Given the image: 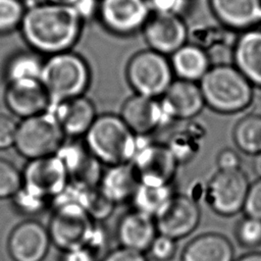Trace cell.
<instances>
[{"label": "cell", "instance_id": "32", "mask_svg": "<svg viewBox=\"0 0 261 261\" xmlns=\"http://www.w3.org/2000/svg\"><path fill=\"white\" fill-rule=\"evenodd\" d=\"M25 10L23 0H0V36L19 30Z\"/></svg>", "mask_w": 261, "mask_h": 261}, {"label": "cell", "instance_id": "17", "mask_svg": "<svg viewBox=\"0 0 261 261\" xmlns=\"http://www.w3.org/2000/svg\"><path fill=\"white\" fill-rule=\"evenodd\" d=\"M4 101L12 114L22 119L51 109L50 98L41 81L7 84Z\"/></svg>", "mask_w": 261, "mask_h": 261}, {"label": "cell", "instance_id": "35", "mask_svg": "<svg viewBox=\"0 0 261 261\" xmlns=\"http://www.w3.org/2000/svg\"><path fill=\"white\" fill-rule=\"evenodd\" d=\"M13 203L15 207L24 214H37L43 211L49 204V202L28 193L22 188L13 197Z\"/></svg>", "mask_w": 261, "mask_h": 261}, {"label": "cell", "instance_id": "11", "mask_svg": "<svg viewBox=\"0 0 261 261\" xmlns=\"http://www.w3.org/2000/svg\"><path fill=\"white\" fill-rule=\"evenodd\" d=\"M132 164L142 184L167 186L172 185L178 161L166 144H141L139 141V148Z\"/></svg>", "mask_w": 261, "mask_h": 261}, {"label": "cell", "instance_id": "21", "mask_svg": "<svg viewBox=\"0 0 261 261\" xmlns=\"http://www.w3.org/2000/svg\"><path fill=\"white\" fill-rule=\"evenodd\" d=\"M50 110L65 136L71 138L85 136L97 117L93 102L84 95L61 102Z\"/></svg>", "mask_w": 261, "mask_h": 261}, {"label": "cell", "instance_id": "9", "mask_svg": "<svg viewBox=\"0 0 261 261\" xmlns=\"http://www.w3.org/2000/svg\"><path fill=\"white\" fill-rule=\"evenodd\" d=\"M250 185L248 176L242 169L218 170L207 184L206 201L219 215H236L244 209Z\"/></svg>", "mask_w": 261, "mask_h": 261}, {"label": "cell", "instance_id": "26", "mask_svg": "<svg viewBox=\"0 0 261 261\" xmlns=\"http://www.w3.org/2000/svg\"><path fill=\"white\" fill-rule=\"evenodd\" d=\"M57 199L73 201L79 204L96 222L108 218L115 204L112 203L99 187H75L69 184L66 191Z\"/></svg>", "mask_w": 261, "mask_h": 261}, {"label": "cell", "instance_id": "40", "mask_svg": "<svg viewBox=\"0 0 261 261\" xmlns=\"http://www.w3.org/2000/svg\"><path fill=\"white\" fill-rule=\"evenodd\" d=\"M100 0H74L71 7L83 22L98 17Z\"/></svg>", "mask_w": 261, "mask_h": 261}, {"label": "cell", "instance_id": "43", "mask_svg": "<svg viewBox=\"0 0 261 261\" xmlns=\"http://www.w3.org/2000/svg\"><path fill=\"white\" fill-rule=\"evenodd\" d=\"M60 261H98V255L89 248L65 251Z\"/></svg>", "mask_w": 261, "mask_h": 261}, {"label": "cell", "instance_id": "23", "mask_svg": "<svg viewBox=\"0 0 261 261\" xmlns=\"http://www.w3.org/2000/svg\"><path fill=\"white\" fill-rule=\"evenodd\" d=\"M141 181L130 163L109 166L101 176L99 189L115 205L132 200Z\"/></svg>", "mask_w": 261, "mask_h": 261}, {"label": "cell", "instance_id": "45", "mask_svg": "<svg viewBox=\"0 0 261 261\" xmlns=\"http://www.w3.org/2000/svg\"><path fill=\"white\" fill-rule=\"evenodd\" d=\"M253 168L256 174L261 178V153L257 154L254 156V161H253Z\"/></svg>", "mask_w": 261, "mask_h": 261}, {"label": "cell", "instance_id": "3", "mask_svg": "<svg viewBox=\"0 0 261 261\" xmlns=\"http://www.w3.org/2000/svg\"><path fill=\"white\" fill-rule=\"evenodd\" d=\"M210 109L224 114L245 110L253 100V86L231 63L214 64L199 82Z\"/></svg>", "mask_w": 261, "mask_h": 261}, {"label": "cell", "instance_id": "4", "mask_svg": "<svg viewBox=\"0 0 261 261\" xmlns=\"http://www.w3.org/2000/svg\"><path fill=\"white\" fill-rule=\"evenodd\" d=\"M91 81L87 61L72 51L47 56L41 74L51 108L66 100L83 96Z\"/></svg>", "mask_w": 261, "mask_h": 261}, {"label": "cell", "instance_id": "7", "mask_svg": "<svg viewBox=\"0 0 261 261\" xmlns=\"http://www.w3.org/2000/svg\"><path fill=\"white\" fill-rule=\"evenodd\" d=\"M126 80L136 94L160 99L174 81L167 56L147 49L136 53L128 61Z\"/></svg>", "mask_w": 261, "mask_h": 261}, {"label": "cell", "instance_id": "6", "mask_svg": "<svg viewBox=\"0 0 261 261\" xmlns=\"http://www.w3.org/2000/svg\"><path fill=\"white\" fill-rule=\"evenodd\" d=\"M64 138L55 114L48 110L18 123L14 146L21 156L33 160L56 155Z\"/></svg>", "mask_w": 261, "mask_h": 261}, {"label": "cell", "instance_id": "27", "mask_svg": "<svg viewBox=\"0 0 261 261\" xmlns=\"http://www.w3.org/2000/svg\"><path fill=\"white\" fill-rule=\"evenodd\" d=\"M236 33L219 22L218 25L200 24L189 30V40L204 49L210 57L215 52H232L239 36Z\"/></svg>", "mask_w": 261, "mask_h": 261}, {"label": "cell", "instance_id": "12", "mask_svg": "<svg viewBox=\"0 0 261 261\" xmlns=\"http://www.w3.org/2000/svg\"><path fill=\"white\" fill-rule=\"evenodd\" d=\"M142 31L149 49L165 56L189 41V28L182 16L176 14L152 13Z\"/></svg>", "mask_w": 261, "mask_h": 261}, {"label": "cell", "instance_id": "33", "mask_svg": "<svg viewBox=\"0 0 261 261\" xmlns=\"http://www.w3.org/2000/svg\"><path fill=\"white\" fill-rule=\"evenodd\" d=\"M22 188V173L9 161L0 159V199L13 198Z\"/></svg>", "mask_w": 261, "mask_h": 261}, {"label": "cell", "instance_id": "46", "mask_svg": "<svg viewBox=\"0 0 261 261\" xmlns=\"http://www.w3.org/2000/svg\"><path fill=\"white\" fill-rule=\"evenodd\" d=\"M50 3H55V4H61V5H68L71 6L74 0H45Z\"/></svg>", "mask_w": 261, "mask_h": 261}, {"label": "cell", "instance_id": "24", "mask_svg": "<svg viewBox=\"0 0 261 261\" xmlns=\"http://www.w3.org/2000/svg\"><path fill=\"white\" fill-rule=\"evenodd\" d=\"M173 74L178 80L199 83L212 66L208 53L189 42L170 55Z\"/></svg>", "mask_w": 261, "mask_h": 261}, {"label": "cell", "instance_id": "29", "mask_svg": "<svg viewBox=\"0 0 261 261\" xmlns=\"http://www.w3.org/2000/svg\"><path fill=\"white\" fill-rule=\"evenodd\" d=\"M174 195L175 193L172 185L150 186L141 182L130 201L134 205V209L155 218L170 202Z\"/></svg>", "mask_w": 261, "mask_h": 261}, {"label": "cell", "instance_id": "22", "mask_svg": "<svg viewBox=\"0 0 261 261\" xmlns=\"http://www.w3.org/2000/svg\"><path fill=\"white\" fill-rule=\"evenodd\" d=\"M233 65L252 84L261 88V30L240 33L232 50Z\"/></svg>", "mask_w": 261, "mask_h": 261}, {"label": "cell", "instance_id": "37", "mask_svg": "<svg viewBox=\"0 0 261 261\" xmlns=\"http://www.w3.org/2000/svg\"><path fill=\"white\" fill-rule=\"evenodd\" d=\"M243 210L246 216L261 219V178L250 185Z\"/></svg>", "mask_w": 261, "mask_h": 261}, {"label": "cell", "instance_id": "8", "mask_svg": "<svg viewBox=\"0 0 261 261\" xmlns=\"http://www.w3.org/2000/svg\"><path fill=\"white\" fill-rule=\"evenodd\" d=\"M69 184L66 167L57 155L30 160L22 172V189L49 203L59 198Z\"/></svg>", "mask_w": 261, "mask_h": 261}, {"label": "cell", "instance_id": "34", "mask_svg": "<svg viewBox=\"0 0 261 261\" xmlns=\"http://www.w3.org/2000/svg\"><path fill=\"white\" fill-rule=\"evenodd\" d=\"M238 242L245 248H257L261 246V219L246 216L237 228Z\"/></svg>", "mask_w": 261, "mask_h": 261}, {"label": "cell", "instance_id": "13", "mask_svg": "<svg viewBox=\"0 0 261 261\" xmlns=\"http://www.w3.org/2000/svg\"><path fill=\"white\" fill-rule=\"evenodd\" d=\"M120 117L138 137L149 136L171 121L160 99L138 94L133 95L123 103Z\"/></svg>", "mask_w": 261, "mask_h": 261}, {"label": "cell", "instance_id": "16", "mask_svg": "<svg viewBox=\"0 0 261 261\" xmlns=\"http://www.w3.org/2000/svg\"><path fill=\"white\" fill-rule=\"evenodd\" d=\"M50 244L48 229L35 220H27L11 231L8 252L14 261H42Z\"/></svg>", "mask_w": 261, "mask_h": 261}, {"label": "cell", "instance_id": "30", "mask_svg": "<svg viewBox=\"0 0 261 261\" xmlns=\"http://www.w3.org/2000/svg\"><path fill=\"white\" fill-rule=\"evenodd\" d=\"M204 137V129L197 123H191L173 134L166 145L178 163H184L190 161L199 153Z\"/></svg>", "mask_w": 261, "mask_h": 261}, {"label": "cell", "instance_id": "18", "mask_svg": "<svg viewBox=\"0 0 261 261\" xmlns=\"http://www.w3.org/2000/svg\"><path fill=\"white\" fill-rule=\"evenodd\" d=\"M160 101L171 120L191 119L205 106L199 83L178 79L172 82Z\"/></svg>", "mask_w": 261, "mask_h": 261}, {"label": "cell", "instance_id": "31", "mask_svg": "<svg viewBox=\"0 0 261 261\" xmlns=\"http://www.w3.org/2000/svg\"><path fill=\"white\" fill-rule=\"evenodd\" d=\"M236 146L244 153H261V115L249 114L241 118L233 129Z\"/></svg>", "mask_w": 261, "mask_h": 261}, {"label": "cell", "instance_id": "41", "mask_svg": "<svg viewBox=\"0 0 261 261\" xmlns=\"http://www.w3.org/2000/svg\"><path fill=\"white\" fill-rule=\"evenodd\" d=\"M101 261H148L144 253L119 247L107 253Z\"/></svg>", "mask_w": 261, "mask_h": 261}, {"label": "cell", "instance_id": "19", "mask_svg": "<svg viewBox=\"0 0 261 261\" xmlns=\"http://www.w3.org/2000/svg\"><path fill=\"white\" fill-rule=\"evenodd\" d=\"M216 20L233 32H245L261 21V0H208Z\"/></svg>", "mask_w": 261, "mask_h": 261}, {"label": "cell", "instance_id": "25", "mask_svg": "<svg viewBox=\"0 0 261 261\" xmlns=\"http://www.w3.org/2000/svg\"><path fill=\"white\" fill-rule=\"evenodd\" d=\"M181 261H233V247L222 234L204 233L186 246Z\"/></svg>", "mask_w": 261, "mask_h": 261}, {"label": "cell", "instance_id": "1", "mask_svg": "<svg viewBox=\"0 0 261 261\" xmlns=\"http://www.w3.org/2000/svg\"><path fill=\"white\" fill-rule=\"evenodd\" d=\"M83 23L71 6L35 2L27 4L19 32L31 50L50 56L70 51L81 37Z\"/></svg>", "mask_w": 261, "mask_h": 261}, {"label": "cell", "instance_id": "5", "mask_svg": "<svg viewBox=\"0 0 261 261\" xmlns=\"http://www.w3.org/2000/svg\"><path fill=\"white\" fill-rule=\"evenodd\" d=\"M48 232L53 243L62 251L90 248L98 223L75 202L56 199Z\"/></svg>", "mask_w": 261, "mask_h": 261}, {"label": "cell", "instance_id": "42", "mask_svg": "<svg viewBox=\"0 0 261 261\" xmlns=\"http://www.w3.org/2000/svg\"><path fill=\"white\" fill-rule=\"evenodd\" d=\"M218 169L222 171H232L241 169V158L232 149H223L216 159Z\"/></svg>", "mask_w": 261, "mask_h": 261}, {"label": "cell", "instance_id": "38", "mask_svg": "<svg viewBox=\"0 0 261 261\" xmlns=\"http://www.w3.org/2000/svg\"><path fill=\"white\" fill-rule=\"evenodd\" d=\"M152 13L176 14L182 16L188 0H147Z\"/></svg>", "mask_w": 261, "mask_h": 261}, {"label": "cell", "instance_id": "15", "mask_svg": "<svg viewBox=\"0 0 261 261\" xmlns=\"http://www.w3.org/2000/svg\"><path fill=\"white\" fill-rule=\"evenodd\" d=\"M56 155L63 161L70 185L75 187H97L103 174L102 163L92 154L85 143L63 144Z\"/></svg>", "mask_w": 261, "mask_h": 261}, {"label": "cell", "instance_id": "47", "mask_svg": "<svg viewBox=\"0 0 261 261\" xmlns=\"http://www.w3.org/2000/svg\"><path fill=\"white\" fill-rule=\"evenodd\" d=\"M260 22H261V21H260Z\"/></svg>", "mask_w": 261, "mask_h": 261}, {"label": "cell", "instance_id": "20", "mask_svg": "<svg viewBox=\"0 0 261 261\" xmlns=\"http://www.w3.org/2000/svg\"><path fill=\"white\" fill-rule=\"evenodd\" d=\"M157 232L155 218L136 209L124 213L116 228L120 247L141 253L149 250Z\"/></svg>", "mask_w": 261, "mask_h": 261}, {"label": "cell", "instance_id": "2", "mask_svg": "<svg viewBox=\"0 0 261 261\" xmlns=\"http://www.w3.org/2000/svg\"><path fill=\"white\" fill-rule=\"evenodd\" d=\"M84 143L102 164L112 166L133 161L139 148V137L120 115L106 113L96 117Z\"/></svg>", "mask_w": 261, "mask_h": 261}, {"label": "cell", "instance_id": "28", "mask_svg": "<svg viewBox=\"0 0 261 261\" xmlns=\"http://www.w3.org/2000/svg\"><path fill=\"white\" fill-rule=\"evenodd\" d=\"M43 55L33 51H19L7 60L4 67V76L7 84L41 81L44 65Z\"/></svg>", "mask_w": 261, "mask_h": 261}, {"label": "cell", "instance_id": "44", "mask_svg": "<svg viewBox=\"0 0 261 261\" xmlns=\"http://www.w3.org/2000/svg\"><path fill=\"white\" fill-rule=\"evenodd\" d=\"M236 261H261V252L248 253Z\"/></svg>", "mask_w": 261, "mask_h": 261}, {"label": "cell", "instance_id": "10", "mask_svg": "<svg viewBox=\"0 0 261 261\" xmlns=\"http://www.w3.org/2000/svg\"><path fill=\"white\" fill-rule=\"evenodd\" d=\"M151 14L147 0H100L98 18L111 34L127 37L142 31Z\"/></svg>", "mask_w": 261, "mask_h": 261}, {"label": "cell", "instance_id": "39", "mask_svg": "<svg viewBox=\"0 0 261 261\" xmlns=\"http://www.w3.org/2000/svg\"><path fill=\"white\" fill-rule=\"evenodd\" d=\"M17 125L12 117L0 114V150L14 146Z\"/></svg>", "mask_w": 261, "mask_h": 261}, {"label": "cell", "instance_id": "14", "mask_svg": "<svg viewBox=\"0 0 261 261\" xmlns=\"http://www.w3.org/2000/svg\"><path fill=\"white\" fill-rule=\"evenodd\" d=\"M155 221L160 234L176 241L189 236L198 226L200 208L193 198L175 194Z\"/></svg>", "mask_w": 261, "mask_h": 261}, {"label": "cell", "instance_id": "36", "mask_svg": "<svg viewBox=\"0 0 261 261\" xmlns=\"http://www.w3.org/2000/svg\"><path fill=\"white\" fill-rule=\"evenodd\" d=\"M151 256L157 261H168L173 257L176 251L175 240L164 236L157 234L152 242L149 250Z\"/></svg>", "mask_w": 261, "mask_h": 261}]
</instances>
